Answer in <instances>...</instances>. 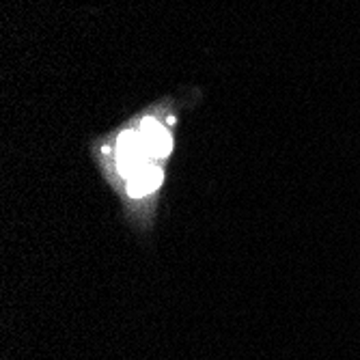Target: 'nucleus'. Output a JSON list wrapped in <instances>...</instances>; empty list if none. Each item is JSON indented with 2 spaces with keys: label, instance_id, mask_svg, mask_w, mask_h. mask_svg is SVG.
Segmentation results:
<instances>
[{
  "label": "nucleus",
  "instance_id": "nucleus-1",
  "mask_svg": "<svg viewBox=\"0 0 360 360\" xmlns=\"http://www.w3.org/2000/svg\"><path fill=\"white\" fill-rule=\"evenodd\" d=\"M147 158L149 151L143 143V136L136 129H127L121 134L117 143V167L119 173L127 179H134L145 167H147Z\"/></svg>",
  "mask_w": 360,
  "mask_h": 360
},
{
  "label": "nucleus",
  "instance_id": "nucleus-3",
  "mask_svg": "<svg viewBox=\"0 0 360 360\" xmlns=\"http://www.w3.org/2000/svg\"><path fill=\"white\" fill-rule=\"evenodd\" d=\"M160 181H162V173H160V169H155V167H151V165H147L134 179H129V186H127V192L132 194V196H145V194H149V192H153L158 186H160Z\"/></svg>",
  "mask_w": 360,
  "mask_h": 360
},
{
  "label": "nucleus",
  "instance_id": "nucleus-2",
  "mask_svg": "<svg viewBox=\"0 0 360 360\" xmlns=\"http://www.w3.org/2000/svg\"><path fill=\"white\" fill-rule=\"evenodd\" d=\"M141 136L151 158H165L171 151V136L155 119H145L141 125Z\"/></svg>",
  "mask_w": 360,
  "mask_h": 360
}]
</instances>
